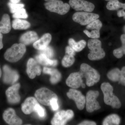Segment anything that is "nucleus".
<instances>
[{"label":"nucleus","instance_id":"1","mask_svg":"<svg viewBox=\"0 0 125 125\" xmlns=\"http://www.w3.org/2000/svg\"><path fill=\"white\" fill-rule=\"evenodd\" d=\"M101 89L104 96L105 104L113 108L118 109L121 106V103L118 98L113 94V88L110 83H104L101 84Z\"/></svg>","mask_w":125,"mask_h":125},{"label":"nucleus","instance_id":"2","mask_svg":"<svg viewBox=\"0 0 125 125\" xmlns=\"http://www.w3.org/2000/svg\"><path fill=\"white\" fill-rule=\"evenodd\" d=\"M79 72L83 78L86 79V84L88 87L93 86L100 80L101 76L98 72L86 63L81 64Z\"/></svg>","mask_w":125,"mask_h":125},{"label":"nucleus","instance_id":"3","mask_svg":"<svg viewBox=\"0 0 125 125\" xmlns=\"http://www.w3.org/2000/svg\"><path fill=\"white\" fill-rule=\"evenodd\" d=\"M26 51L25 45L21 43H15L6 50L4 57L5 59L9 62H16L23 57Z\"/></svg>","mask_w":125,"mask_h":125},{"label":"nucleus","instance_id":"4","mask_svg":"<svg viewBox=\"0 0 125 125\" xmlns=\"http://www.w3.org/2000/svg\"><path fill=\"white\" fill-rule=\"evenodd\" d=\"M102 42L98 39H90L88 42V47L90 50L88 58L91 61L101 60L105 57V52L102 47Z\"/></svg>","mask_w":125,"mask_h":125},{"label":"nucleus","instance_id":"5","mask_svg":"<svg viewBox=\"0 0 125 125\" xmlns=\"http://www.w3.org/2000/svg\"><path fill=\"white\" fill-rule=\"evenodd\" d=\"M46 9L52 12L64 15L69 11L70 6L67 3H64L60 0H55L45 3Z\"/></svg>","mask_w":125,"mask_h":125},{"label":"nucleus","instance_id":"6","mask_svg":"<svg viewBox=\"0 0 125 125\" xmlns=\"http://www.w3.org/2000/svg\"><path fill=\"white\" fill-rule=\"evenodd\" d=\"M98 91L90 90L87 92L85 97L86 109L87 112L92 113L101 108L97 98L99 96Z\"/></svg>","mask_w":125,"mask_h":125},{"label":"nucleus","instance_id":"7","mask_svg":"<svg viewBox=\"0 0 125 125\" xmlns=\"http://www.w3.org/2000/svg\"><path fill=\"white\" fill-rule=\"evenodd\" d=\"M35 96L40 103L46 106H50V101L52 99L58 98L56 94L46 88L37 90L35 93Z\"/></svg>","mask_w":125,"mask_h":125},{"label":"nucleus","instance_id":"8","mask_svg":"<svg viewBox=\"0 0 125 125\" xmlns=\"http://www.w3.org/2000/svg\"><path fill=\"white\" fill-rule=\"evenodd\" d=\"M99 17L97 14L89 12H77L73 15L72 19L75 22L82 25H86L97 19Z\"/></svg>","mask_w":125,"mask_h":125},{"label":"nucleus","instance_id":"9","mask_svg":"<svg viewBox=\"0 0 125 125\" xmlns=\"http://www.w3.org/2000/svg\"><path fill=\"white\" fill-rule=\"evenodd\" d=\"M74 116V112L72 110L60 111L55 114L51 123L53 125H65L68 121L73 118Z\"/></svg>","mask_w":125,"mask_h":125},{"label":"nucleus","instance_id":"10","mask_svg":"<svg viewBox=\"0 0 125 125\" xmlns=\"http://www.w3.org/2000/svg\"><path fill=\"white\" fill-rule=\"evenodd\" d=\"M66 94L69 98L74 101L77 108L79 110H82L84 108L85 97L80 91L74 89H70Z\"/></svg>","mask_w":125,"mask_h":125},{"label":"nucleus","instance_id":"11","mask_svg":"<svg viewBox=\"0 0 125 125\" xmlns=\"http://www.w3.org/2000/svg\"><path fill=\"white\" fill-rule=\"evenodd\" d=\"M70 5L76 11L84 10L87 12H92L95 6L92 2L84 0H69Z\"/></svg>","mask_w":125,"mask_h":125},{"label":"nucleus","instance_id":"12","mask_svg":"<svg viewBox=\"0 0 125 125\" xmlns=\"http://www.w3.org/2000/svg\"><path fill=\"white\" fill-rule=\"evenodd\" d=\"M20 88V84L17 83L9 87L6 90V95L8 102L10 104H16L20 102L21 97L19 93Z\"/></svg>","mask_w":125,"mask_h":125},{"label":"nucleus","instance_id":"13","mask_svg":"<svg viewBox=\"0 0 125 125\" xmlns=\"http://www.w3.org/2000/svg\"><path fill=\"white\" fill-rule=\"evenodd\" d=\"M3 80L7 84H13L17 82L19 78V74L16 71L12 69L7 65L3 67Z\"/></svg>","mask_w":125,"mask_h":125},{"label":"nucleus","instance_id":"14","mask_svg":"<svg viewBox=\"0 0 125 125\" xmlns=\"http://www.w3.org/2000/svg\"><path fill=\"white\" fill-rule=\"evenodd\" d=\"M2 116L4 120L9 125H21L22 123V120L16 115L14 109L11 108L5 111Z\"/></svg>","mask_w":125,"mask_h":125},{"label":"nucleus","instance_id":"15","mask_svg":"<svg viewBox=\"0 0 125 125\" xmlns=\"http://www.w3.org/2000/svg\"><path fill=\"white\" fill-rule=\"evenodd\" d=\"M42 69L37 62L32 58H30L27 64V72L31 79H33L36 75L39 76L41 73Z\"/></svg>","mask_w":125,"mask_h":125},{"label":"nucleus","instance_id":"16","mask_svg":"<svg viewBox=\"0 0 125 125\" xmlns=\"http://www.w3.org/2000/svg\"><path fill=\"white\" fill-rule=\"evenodd\" d=\"M83 77L79 72H74L70 75L66 79V83L67 86L72 88H78L83 83Z\"/></svg>","mask_w":125,"mask_h":125},{"label":"nucleus","instance_id":"17","mask_svg":"<svg viewBox=\"0 0 125 125\" xmlns=\"http://www.w3.org/2000/svg\"><path fill=\"white\" fill-rule=\"evenodd\" d=\"M38 103L33 97H29L26 99L21 105V109L24 113L26 115L31 114L34 112L35 106Z\"/></svg>","mask_w":125,"mask_h":125},{"label":"nucleus","instance_id":"18","mask_svg":"<svg viewBox=\"0 0 125 125\" xmlns=\"http://www.w3.org/2000/svg\"><path fill=\"white\" fill-rule=\"evenodd\" d=\"M52 39V36L50 33H45L41 38L34 43L33 47L39 51L42 50L48 46Z\"/></svg>","mask_w":125,"mask_h":125},{"label":"nucleus","instance_id":"19","mask_svg":"<svg viewBox=\"0 0 125 125\" xmlns=\"http://www.w3.org/2000/svg\"><path fill=\"white\" fill-rule=\"evenodd\" d=\"M38 39V36L36 32L29 31L22 34L20 39V42L25 45L34 43Z\"/></svg>","mask_w":125,"mask_h":125},{"label":"nucleus","instance_id":"20","mask_svg":"<svg viewBox=\"0 0 125 125\" xmlns=\"http://www.w3.org/2000/svg\"><path fill=\"white\" fill-rule=\"evenodd\" d=\"M43 72L44 73L51 75L50 81L52 84H56L61 79V74L56 69L44 67L43 69Z\"/></svg>","mask_w":125,"mask_h":125},{"label":"nucleus","instance_id":"21","mask_svg":"<svg viewBox=\"0 0 125 125\" xmlns=\"http://www.w3.org/2000/svg\"><path fill=\"white\" fill-rule=\"evenodd\" d=\"M11 29L10 18L8 14H5L2 16L1 21H0V33L7 34Z\"/></svg>","mask_w":125,"mask_h":125},{"label":"nucleus","instance_id":"22","mask_svg":"<svg viewBox=\"0 0 125 125\" xmlns=\"http://www.w3.org/2000/svg\"><path fill=\"white\" fill-rule=\"evenodd\" d=\"M36 61L40 64L46 66H55L58 64L56 60H52L44 54H40L36 56Z\"/></svg>","mask_w":125,"mask_h":125},{"label":"nucleus","instance_id":"23","mask_svg":"<svg viewBox=\"0 0 125 125\" xmlns=\"http://www.w3.org/2000/svg\"><path fill=\"white\" fill-rule=\"evenodd\" d=\"M12 26L15 30H26L30 27L31 24L27 21L15 19L12 22Z\"/></svg>","mask_w":125,"mask_h":125},{"label":"nucleus","instance_id":"24","mask_svg":"<svg viewBox=\"0 0 125 125\" xmlns=\"http://www.w3.org/2000/svg\"><path fill=\"white\" fill-rule=\"evenodd\" d=\"M69 44L75 52H80L82 51L86 46V42L82 40L76 42L73 39L70 38L69 40Z\"/></svg>","mask_w":125,"mask_h":125},{"label":"nucleus","instance_id":"25","mask_svg":"<svg viewBox=\"0 0 125 125\" xmlns=\"http://www.w3.org/2000/svg\"><path fill=\"white\" fill-rule=\"evenodd\" d=\"M120 122V118L118 115L112 114L108 116L104 120L103 125H119Z\"/></svg>","mask_w":125,"mask_h":125},{"label":"nucleus","instance_id":"26","mask_svg":"<svg viewBox=\"0 0 125 125\" xmlns=\"http://www.w3.org/2000/svg\"><path fill=\"white\" fill-rule=\"evenodd\" d=\"M122 46L121 47L115 49L113 52L114 55L117 58H120L125 55V34H122L120 37Z\"/></svg>","mask_w":125,"mask_h":125},{"label":"nucleus","instance_id":"27","mask_svg":"<svg viewBox=\"0 0 125 125\" xmlns=\"http://www.w3.org/2000/svg\"><path fill=\"white\" fill-rule=\"evenodd\" d=\"M121 71L118 68L113 69L107 74L108 78L113 82H118L120 77Z\"/></svg>","mask_w":125,"mask_h":125},{"label":"nucleus","instance_id":"28","mask_svg":"<svg viewBox=\"0 0 125 125\" xmlns=\"http://www.w3.org/2000/svg\"><path fill=\"white\" fill-rule=\"evenodd\" d=\"M106 8L110 10H117L120 8L125 10V3L123 4L118 0L108 1L106 5Z\"/></svg>","mask_w":125,"mask_h":125},{"label":"nucleus","instance_id":"29","mask_svg":"<svg viewBox=\"0 0 125 125\" xmlns=\"http://www.w3.org/2000/svg\"><path fill=\"white\" fill-rule=\"evenodd\" d=\"M75 61L74 56L66 54L62 61V65L65 67H70Z\"/></svg>","mask_w":125,"mask_h":125},{"label":"nucleus","instance_id":"30","mask_svg":"<svg viewBox=\"0 0 125 125\" xmlns=\"http://www.w3.org/2000/svg\"><path fill=\"white\" fill-rule=\"evenodd\" d=\"M102 26V22L99 20L96 19L87 25L86 28L88 30H97L100 31Z\"/></svg>","mask_w":125,"mask_h":125},{"label":"nucleus","instance_id":"31","mask_svg":"<svg viewBox=\"0 0 125 125\" xmlns=\"http://www.w3.org/2000/svg\"><path fill=\"white\" fill-rule=\"evenodd\" d=\"M83 32L86 34L88 37L93 39H98L100 38V33L99 30H94L89 31L87 30L83 31Z\"/></svg>","mask_w":125,"mask_h":125},{"label":"nucleus","instance_id":"32","mask_svg":"<svg viewBox=\"0 0 125 125\" xmlns=\"http://www.w3.org/2000/svg\"><path fill=\"white\" fill-rule=\"evenodd\" d=\"M13 17L15 19H27L28 17V15L26 12V10L23 8L14 13Z\"/></svg>","mask_w":125,"mask_h":125},{"label":"nucleus","instance_id":"33","mask_svg":"<svg viewBox=\"0 0 125 125\" xmlns=\"http://www.w3.org/2000/svg\"><path fill=\"white\" fill-rule=\"evenodd\" d=\"M8 6L10 8V12L14 14L20 9L23 8L24 5L22 4H14L10 2L8 3Z\"/></svg>","mask_w":125,"mask_h":125},{"label":"nucleus","instance_id":"34","mask_svg":"<svg viewBox=\"0 0 125 125\" xmlns=\"http://www.w3.org/2000/svg\"><path fill=\"white\" fill-rule=\"evenodd\" d=\"M34 112L37 113L40 118H45L46 116V112L45 109L40 106L39 103L37 104L34 108Z\"/></svg>","mask_w":125,"mask_h":125},{"label":"nucleus","instance_id":"35","mask_svg":"<svg viewBox=\"0 0 125 125\" xmlns=\"http://www.w3.org/2000/svg\"><path fill=\"white\" fill-rule=\"evenodd\" d=\"M40 54H44L48 58H51L53 57L54 55V52L51 47L48 46L45 49L40 50Z\"/></svg>","mask_w":125,"mask_h":125},{"label":"nucleus","instance_id":"36","mask_svg":"<svg viewBox=\"0 0 125 125\" xmlns=\"http://www.w3.org/2000/svg\"><path fill=\"white\" fill-rule=\"evenodd\" d=\"M58 98H53L50 101V106L52 109L54 111H56L59 109V105L58 103Z\"/></svg>","mask_w":125,"mask_h":125},{"label":"nucleus","instance_id":"37","mask_svg":"<svg viewBox=\"0 0 125 125\" xmlns=\"http://www.w3.org/2000/svg\"><path fill=\"white\" fill-rule=\"evenodd\" d=\"M118 83L125 86V66L122 67L121 70L120 77Z\"/></svg>","mask_w":125,"mask_h":125},{"label":"nucleus","instance_id":"38","mask_svg":"<svg viewBox=\"0 0 125 125\" xmlns=\"http://www.w3.org/2000/svg\"><path fill=\"white\" fill-rule=\"evenodd\" d=\"M75 51L70 46H67L65 48L66 54L74 56L75 55Z\"/></svg>","mask_w":125,"mask_h":125},{"label":"nucleus","instance_id":"39","mask_svg":"<svg viewBox=\"0 0 125 125\" xmlns=\"http://www.w3.org/2000/svg\"><path fill=\"white\" fill-rule=\"evenodd\" d=\"M79 125H96V123L94 122L90 121H84L80 123Z\"/></svg>","mask_w":125,"mask_h":125},{"label":"nucleus","instance_id":"40","mask_svg":"<svg viewBox=\"0 0 125 125\" xmlns=\"http://www.w3.org/2000/svg\"><path fill=\"white\" fill-rule=\"evenodd\" d=\"M117 16L118 17H124L125 16V12L123 10H118L117 13Z\"/></svg>","mask_w":125,"mask_h":125},{"label":"nucleus","instance_id":"41","mask_svg":"<svg viewBox=\"0 0 125 125\" xmlns=\"http://www.w3.org/2000/svg\"><path fill=\"white\" fill-rule=\"evenodd\" d=\"M2 39H3V36L2 33H0V50L3 48V44L2 42Z\"/></svg>","mask_w":125,"mask_h":125},{"label":"nucleus","instance_id":"42","mask_svg":"<svg viewBox=\"0 0 125 125\" xmlns=\"http://www.w3.org/2000/svg\"><path fill=\"white\" fill-rule=\"evenodd\" d=\"M21 0H10V2L14 4H18L20 2Z\"/></svg>","mask_w":125,"mask_h":125},{"label":"nucleus","instance_id":"43","mask_svg":"<svg viewBox=\"0 0 125 125\" xmlns=\"http://www.w3.org/2000/svg\"><path fill=\"white\" fill-rule=\"evenodd\" d=\"M81 86L83 88H85V85L84 83H83L82 85H81Z\"/></svg>","mask_w":125,"mask_h":125},{"label":"nucleus","instance_id":"44","mask_svg":"<svg viewBox=\"0 0 125 125\" xmlns=\"http://www.w3.org/2000/svg\"><path fill=\"white\" fill-rule=\"evenodd\" d=\"M45 0L47 2H50V1H53L55 0Z\"/></svg>","mask_w":125,"mask_h":125},{"label":"nucleus","instance_id":"45","mask_svg":"<svg viewBox=\"0 0 125 125\" xmlns=\"http://www.w3.org/2000/svg\"><path fill=\"white\" fill-rule=\"evenodd\" d=\"M1 74H2V72H1V69L0 67V78L1 77Z\"/></svg>","mask_w":125,"mask_h":125},{"label":"nucleus","instance_id":"46","mask_svg":"<svg viewBox=\"0 0 125 125\" xmlns=\"http://www.w3.org/2000/svg\"><path fill=\"white\" fill-rule=\"evenodd\" d=\"M105 0L106 1H112L118 0Z\"/></svg>","mask_w":125,"mask_h":125},{"label":"nucleus","instance_id":"47","mask_svg":"<svg viewBox=\"0 0 125 125\" xmlns=\"http://www.w3.org/2000/svg\"><path fill=\"white\" fill-rule=\"evenodd\" d=\"M124 30H125V27H124Z\"/></svg>","mask_w":125,"mask_h":125},{"label":"nucleus","instance_id":"48","mask_svg":"<svg viewBox=\"0 0 125 125\" xmlns=\"http://www.w3.org/2000/svg\"><path fill=\"white\" fill-rule=\"evenodd\" d=\"M124 20H125V16L124 17Z\"/></svg>","mask_w":125,"mask_h":125}]
</instances>
